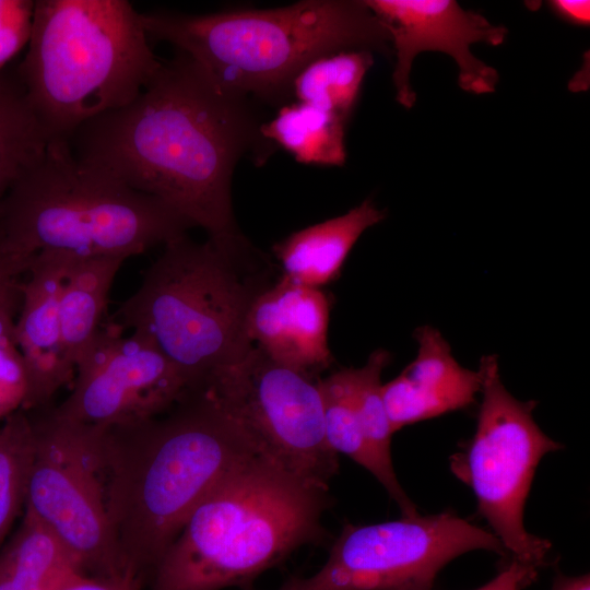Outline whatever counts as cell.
<instances>
[{
  "label": "cell",
  "instance_id": "obj_11",
  "mask_svg": "<svg viewBox=\"0 0 590 590\" xmlns=\"http://www.w3.org/2000/svg\"><path fill=\"white\" fill-rule=\"evenodd\" d=\"M474 550L507 554L492 532L448 511L345 524L324 564L281 590H433L449 562Z\"/></svg>",
  "mask_w": 590,
  "mask_h": 590
},
{
  "label": "cell",
  "instance_id": "obj_7",
  "mask_svg": "<svg viewBox=\"0 0 590 590\" xmlns=\"http://www.w3.org/2000/svg\"><path fill=\"white\" fill-rule=\"evenodd\" d=\"M251 253L244 235L197 243L184 235L164 245L138 290L115 311L123 329L146 337L179 369L188 388L252 344L248 309L268 286L240 268Z\"/></svg>",
  "mask_w": 590,
  "mask_h": 590
},
{
  "label": "cell",
  "instance_id": "obj_21",
  "mask_svg": "<svg viewBox=\"0 0 590 590\" xmlns=\"http://www.w3.org/2000/svg\"><path fill=\"white\" fill-rule=\"evenodd\" d=\"M69 569L82 571L62 541L39 519L24 511L21 526L0 550V590H30Z\"/></svg>",
  "mask_w": 590,
  "mask_h": 590
},
{
  "label": "cell",
  "instance_id": "obj_3",
  "mask_svg": "<svg viewBox=\"0 0 590 590\" xmlns=\"http://www.w3.org/2000/svg\"><path fill=\"white\" fill-rule=\"evenodd\" d=\"M328 491L252 456L193 509L154 568L150 590L250 583L294 551L323 539Z\"/></svg>",
  "mask_w": 590,
  "mask_h": 590
},
{
  "label": "cell",
  "instance_id": "obj_10",
  "mask_svg": "<svg viewBox=\"0 0 590 590\" xmlns=\"http://www.w3.org/2000/svg\"><path fill=\"white\" fill-rule=\"evenodd\" d=\"M27 413L35 433V455L25 511L62 541L83 573L110 576L129 571L107 510L102 459L105 429L63 418L50 404Z\"/></svg>",
  "mask_w": 590,
  "mask_h": 590
},
{
  "label": "cell",
  "instance_id": "obj_6",
  "mask_svg": "<svg viewBox=\"0 0 590 590\" xmlns=\"http://www.w3.org/2000/svg\"><path fill=\"white\" fill-rule=\"evenodd\" d=\"M192 225L154 197L82 161L63 138L0 202V251L126 259L186 235Z\"/></svg>",
  "mask_w": 590,
  "mask_h": 590
},
{
  "label": "cell",
  "instance_id": "obj_23",
  "mask_svg": "<svg viewBox=\"0 0 590 590\" xmlns=\"http://www.w3.org/2000/svg\"><path fill=\"white\" fill-rule=\"evenodd\" d=\"M390 362V354L378 349L366 364L354 368V394L364 437L386 477V491L398 504L403 517L417 515L416 506L409 498L396 475L391 459L390 426L381 396V374Z\"/></svg>",
  "mask_w": 590,
  "mask_h": 590
},
{
  "label": "cell",
  "instance_id": "obj_5",
  "mask_svg": "<svg viewBox=\"0 0 590 590\" xmlns=\"http://www.w3.org/2000/svg\"><path fill=\"white\" fill-rule=\"evenodd\" d=\"M148 38L126 0L35 1L16 76L54 138L138 97L163 63Z\"/></svg>",
  "mask_w": 590,
  "mask_h": 590
},
{
  "label": "cell",
  "instance_id": "obj_13",
  "mask_svg": "<svg viewBox=\"0 0 590 590\" xmlns=\"http://www.w3.org/2000/svg\"><path fill=\"white\" fill-rule=\"evenodd\" d=\"M366 7L385 26L397 57L392 80L397 101L412 108L416 95L410 83L412 62L423 51H440L459 67V85L474 94L492 93L498 72L479 60L470 46L500 45L507 28L493 25L482 14L463 10L452 0H366Z\"/></svg>",
  "mask_w": 590,
  "mask_h": 590
},
{
  "label": "cell",
  "instance_id": "obj_31",
  "mask_svg": "<svg viewBox=\"0 0 590 590\" xmlns=\"http://www.w3.org/2000/svg\"><path fill=\"white\" fill-rule=\"evenodd\" d=\"M551 8L562 19L577 25H589L590 2L588 0H554Z\"/></svg>",
  "mask_w": 590,
  "mask_h": 590
},
{
  "label": "cell",
  "instance_id": "obj_12",
  "mask_svg": "<svg viewBox=\"0 0 590 590\" xmlns=\"http://www.w3.org/2000/svg\"><path fill=\"white\" fill-rule=\"evenodd\" d=\"M188 384L179 369L146 337L125 334L117 321H104L75 364L70 394L55 412L98 428L129 425L175 405Z\"/></svg>",
  "mask_w": 590,
  "mask_h": 590
},
{
  "label": "cell",
  "instance_id": "obj_30",
  "mask_svg": "<svg viewBox=\"0 0 590 590\" xmlns=\"http://www.w3.org/2000/svg\"><path fill=\"white\" fill-rule=\"evenodd\" d=\"M540 569L536 565L510 558L491 581L475 590H523L535 581Z\"/></svg>",
  "mask_w": 590,
  "mask_h": 590
},
{
  "label": "cell",
  "instance_id": "obj_15",
  "mask_svg": "<svg viewBox=\"0 0 590 590\" xmlns=\"http://www.w3.org/2000/svg\"><path fill=\"white\" fill-rule=\"evenodd\" d=\"M331 305L322 288L282 275L251 303L246 337L274 362L315 377L333 362L328 343Z\"/></svg>",
  "mask_w": 590,
  "mask_h": 590
},
{
  "label": "cell",
  "instance_id": "obj_17",
  "mask_svg": "<svg viewBox=\"0 0 590 590\" xmlns=\"http://www.w3.org/2000/svg\"><path fill=\"white\" fill-rule=\"evenodd\" d=\"M385 217V210L366 199L345 214L291 234L272 247L282 275L305 286L322 288L340 278L362 234Z\"/></svg>",
  "mask_w": 590,
  "mask_h": 590
},
{
  "label": "cell",
  "instance_id": "obj_20",
  "mask_svg": "<svg viewBox=\"0 0 590 590\" xmlns=\"http://www.w3.org/2000/svg\"><path fill=\"white\" fill-rule=\"evenodd\" d=\"M346 121L304 103L282 106L260 132L303 164L341 166L346 161Z\"/></svg>",
  "mask_w": 590,
  "mask_h": 590
},
{
  "label": "cell",
  "instance_id": "obj_25",
  "mask_svg": "<svg viewBox=\"0 0 590 590\" xmlns=\"http://www.w3.org/2000/svg\"><path fill=\"white\" fill-rule=\"evenodd\" d=\"M34 455L33 424L21 409L0 426V550L25 505Z\"/></svg>",
  "mask_w": 590,
  "mask_h": 590
},
{
  "label": "cell",
  "instance_id": "obj_4",
  "mask_svg": "<svg viewBox=\"0 0 590 590\" xmlns=\"http://www.w3.org/2000/svg\"><path fill=\"white\" fill-rule=\"evenodd\" d=\"M149 38L189 56L215 82L280 104L314 60L342 51L388 52L390 36L364 1L307 0L270 10L202 15L140 13Z\"/></svg>",
  "mask_w": 590,
  "mask_h": 590
},
{
  "label": "cell",
  "instance_id": "obj_16",
  "mask_svg": "<svg viewBox=\"0 0 590 590\" xmlns=\"http://www.w3.org/2000/svg\"><path fill=\"white\" fill-rule=\"evenodd\" d=\"M414 338L417 342L415 358L381 386L393 433L410 424L465 409L481 391L479 370L460 365L439 330L422 326L415 330Z\"/></svg>",
  "mask_w": 590,
  "mask_h": 590
},
{
  "label": "cell",
  "instance_id": "obj_22",
  "mask_svg": "<svg viewBox=\"0 0 590 590\" xmlns=\"http://www.w3.org/2000/svg\"><path fill=\"white\" fill-rule=\"evenodd\" d=\"M374 64L371 51H342L320 57L294 79L292 95L304 103L349 121L363 80Z\"/></svg>",
  "mask_w": 590,
  "mask_h": 590
},
{
  "label": "cell",
  "instance_id": "obj_26",
  "mask_svg": "<svg viewBox=\"0 0 590 590\" xmlns=\"http://www.w3.org/2000/svg\"><path fill=\"white\" fill-rule=\"evenodd\" d=\"M35 1L0 0V73L32 36Z\"/></svg>",
  "mask_w": 590,
  "mask_h": 590
},
{
  "label": "cell",
  "instance_id": "obj_1",
  "mask_svg": "<svg viewBox=\"0 0 590 590\" xmlns=\"http://www.w3.org/2000/svg\"><path fill=\"white\" fill-rule=\"evenodd\" d=\"M249 101L178 51L135 99L67 140L80 161L156 198L210 238H235V166L246 154L261 165L276 149Z\"/></svg>",
  "mask_w": 590,
  "mask_h": 590
},
{
  "label": "cell",
  "instance_id": "obj_28",
  "mask_svg": "<svg viewBox=\"0 0 590 590\" xmlns=\"http://www.w3.org/2000/svg\"><path fill=\"white\" fill-rule=\"evenodd\" d=\"M31 259L0 251V344L13 340L21 303L20 278L27 272Z\"/></svg>",
  "mask_w": 590,
  "mask_h": 590
},
{
  "label": "cell",
  "instance_id": "obj_8",
  "mask_svg": "<svg viewBox=\"0 0 590 590\" xmlns=\"http://www.w3.org/2000/svg\"><path fill=\"white\" fill-rule=\"evenodd\" d=\"M477 370L482 402L476 429L451 456L450 469L474 493L507 555L542 568L552 544L527 531L524 506L539 462L562 445L536 424V401H520L506 389L496 355L483 356Z\"/></svg>",
  "mask_w": 590,
  "mask_h": 590
},
{
  "label": "cell",
  "instance_id": "obj_32",
  "mask_svg": "<svg viewBox=\"0 0 590 590\" xmlns=\"http://www.w3.org/2000/svg\"><path fill=\"white\" fill-rule=\"evenodd\" d=\"M551 590H590V577L588 574L565 576L559 573L555 576Z\"/></svg>",
  "mask_w": 590,
  "mask_h": 590
},
{
  "label": "cell",
  "instance_id": "obj_33",
  "mask_svg": "<svg viewBox=\"0 0 590 590\" xmlns=\"http://www.w3.org/2000/svg\"><path fill=\"white\" fill-rule=\"evenodd\" d=\"M79 569H69L61 571L40 583L34 586L30 590H57V588L74 571ZM81 571V570H80Z\"/></svg>",
  "mask_w": 590,
  "mask_h": 590
},
{
  "label": "cell",
  "instance_id": "obj_2",
  "mask_svg": "<svg viewBox=\"0 0 590 590\" xmlns=\"http://www.w3.org/2000/svg\"><path fill=\"white\" fill-rule=\"evenodd\" d=\"M255 455L198 388L157 416L105 429L106 503L125 569L154 570L198 504Z\"/></svg>",
  "mask_w": 590,
  "mask_h": 590
},
{
  "label": "cell",
  "instance_id": "obj_19",
  "mask_svg": "<svg viewBox=\"0 0 590 590\" xmlns=\"http://www.w3.org/2000/svg\"><path fill=\"white\" fill-rule=\"evenodd\" d=\"M54 139L30 104L19 78L0 73V202L44 155Z\"/></svg>",
  "mask_w": 590,
  "mask_h": 590
},
{
  "label": "cell",
  "instance_id": "obj_29",
  "mask_svg": "<svg viewBox=\"0 0 590 590\" xmlns=\"http://www.w3.org/2000/svg\"><path fill=\"white\" fill-rule=\"evenodd\" d=\"M57 590H144L140 577L132 571L110 576L72 573Z\"/></svg>",
  "mask_w": 590,
  "mask_h": 590
},
{
  "label": "cell",
  "instance_id": "obj_18",
  "mask_svg": "<svg viewBox=\"0 0 590 590\" xmlns=\"http://www.w3.org/2000/svg\"><path fill=\"white\" fill-rule=\"evenodd\" d=\"M127 259L119 256L73 257L60 297L66 354L75 364L104 323L115 278Z\"/></svg>",
  "mask_w": 590,
  "mask_h": 590
},
{
  "label": "cell",
  "instance_id": "obj_9",
  "mask_svg": "<svg viewBox=\"0 0 590 590\" xmlns=\"http://www.w3.org/2000/svg\"><path fill=\"white\" fill-rule=\"evenodd\" d=\"M197 388L258 455L300 480L329 488L339 459L324 437L318 379L274 362L252 344Z\"/></svg>",
  "mask_w": 590,
  "mask_h": 590
},
{
  "label": "cell",
  "instance_id": "obj_14",
  "mask_svg": "<svg viewBox=\"0 0 590 590\" xmlns=\"http://www.w3.org/2000/svg\"><path fill=\"white\" fill-rule=\"evenodd\" d=\"M73 257L58 251L34 255L28 278L20 285L13 341L28 379L24 411L49 405L57 391L74 379L75 368L66 354L60 322V297Z\"/></svg>",
  "mask_w": 590,
  "mask_h": 590
},
{
  "label": "cell",
  "instance_id": "obj_27",
  "mask_svg": "<svg viewBox=\"0 0 590 590\" xmlns=\"http://www.w3.org/2000/svg\"><path fill=\"white\" fill-rule=\"evenodd\" d=\"M28 379L23 358L13 340L0 344V420L23 409Z\"/></svg>",
  "mask_w": 590,
  "mask_h": 590
},
{
  "label": "cell",
  "instance_id": "obj_24",
  "mask_svg": "<svg viewBox=\"0 0 590 590\" xmlns=\"http://www.w3.org/2000/svg\"><path fill=\"white\" fill-rule=\"evenodd\" d=\"M324 437L335 453H343L369 471L385 487L386 477L364 437L354 394V368H342L318 379Z\"/></svg>",
  "mask_w": 590,
  "mask_h": 590
}]
</instances>
